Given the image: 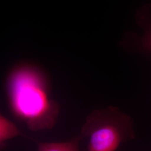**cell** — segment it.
Here are the masks:
<instances>
[{
	"label": "cell",
	"mask_w": 151,
	"mask_h": 151,
	"mask_svg": "<svg viewBox=\"0 0 151 151\" xmlns=\"http://www.w3.org/2000/svg\"><path fill=\"white\" fill-rule=\"evenodd\" d=\"M12 113L32 131L51 129L60 107L49 99L47 82L35 70L22 68L11 75L7 85Z\"/></svg>",
	"instance_id": "cell-1"
},
{
	"label": "cell",
	"mask_w": 151,
	"mask_h": 151,
	"mask_svg": "<svg viewBox=\"0 0 151 151\" xmlns=\"http://www.w3.org/2000/svg\"><path fill=\"white\" fill-rule=\"evenodd\" d=\"M79 135L88 138V151H116L122 143L135 137L132 118L114 106L88 115Z\"/></svg>",
	"instance_id": "cell-2"
},
{
	"label": "cell",
	"mask_w": 151,
	"mask_h": 151,
	"mask_svg": "<svg viewBox=\"0 0 151 151\" xmlns=\"http://www.w3.org/2000/svg\"><path fill=\"white\" fill-rule=\"evenodd\" d=\"M81 139V137L78 135L66 142H35L38 144V151H80L78 144Z\"/></svg>",
	"instance_id": "cell-3"
},
{
	"label": "cell",
	"mask_w": 151,
	"mask_h": 151,
	"mask_svg": "<svg viewBox=\"0 0 151 151\" xmlns=\"http://www.w3.org/2000/svg\"><path fill=\"white\" fill-rule=\"evenodd\" d=\"M25 137L16 125L5 118L3 115H0V144L1 147L4 148L6 140L13 138L16 136Z\"/></svg>",
	"instance_id": "cell-4"
},
{
	"label": "cell",
	"mask_w": 151,
	"mask_h": 151,
	"mask_svg": "<svg viewBox=\"0 0 151 151\" xmlns=\"http://www.w3.org/2000/svg\"><path fill=\"white\" fill-rule=\"evenodd\" d=\"M137 44V47L142 51L151 53V28L148 29L142 37L138 39Z\"/></svg>",
	"instance_id": "cell-5"
}]
</instances>
